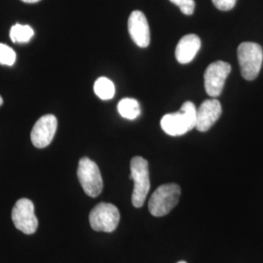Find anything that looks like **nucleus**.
<instances>
[{"instance_id":"obj_1","label":"nucleus","mask_w":263,"mask_h":263,"mask_svg":"<svg viewBox=\"0 0 263 263\" xmlns=\"http://www.w3.org/2000/svg\"><path fill=\"white\" fill-rule=\"evenodd\" d=\"M197 109L191 102H185L178 112L169 113L161 119L163 131L169 136L178 137L186 134L196 127Z\"/></svg>"},{"instance_id":"obj_6","label":"nucleus","mask_w":263,"mask_h":263,"mask_svg":"<svg viewBox=\"0 0 263 263\" xmlns=\"http://www.w3.org/2000/svg\"><path fill=\"white\" fill-rule=\"evenodd\" d=\"M90 226L95 231L113 232L120 221L118 209L109 203H100L91 211Z\"/></svg>"},{"instance_id":"obj_13","label":"nucleus","mask_w":263,"mask_h":263,"mask_svg":"<svg viewBox=\"0 0 263 263\" xmlns=\"http://www.w3.org/2000/svg\"><path fill=\"white\" fill-rule=\"evenodd\" d=\"M117 109L122 117L129 120L136 119L141 113L140 104L137 100L131 98H125L121 100L118 104Z\"/></svg>"},{"instance_id":"obj_16","label":"nucleus","mask_w":263,"mask_h":263,"mask_svg":"<svg viewBox=\"0 0 263 263\" xmlns=\"http://www.w3.org/2000/svg\"><path fill=\"white\" fill-rule=\"evenodd\" d=\"M16 62L15 51L6 44L0 43V65L2 66H13Z\"/></svg>"},{"instance_id":"obj_2","label":"nucleus","mask_w":263,"mask_h":263,"mask_svg":"<svg viewBox=\"0 0 263 263\" xmlns=\"http://www.w3.org/2000/svg\"><path fill=\"white\" fill-rule=\"evenodd\" d=\"M130 179L134 181L132 203L134 207H142L151 189L148 162L146 160L141 156H136L131 160Z\"/></svg>"},{"instance_id":"obj_20","label":"nucleus","mask_w":263,"mask_h":263,"mask_svg":"<svg viewBox=\"0 0 263 263\" xmlns=\"http://www.w3.org/2000/svg\"><path fill=\"white\" fill-rule=\"evenodd\" d=\"M23 2H25V3H36V2H39L40 0H22Z\"/></svg>"},{"instance_id":"obj_18","label":"nucleus","mask_w":263,"mask_h":263,"mask_svg":"<svg viewBox=\"0 0 263 263\" xmlns=\"http://www.w3.org/2000/svg\"><path fill=\"white\" fill-rule=\"evenodd\" d=\"M179 8L184 15L190 16V15H192L194 13L195 1L194 0H187L184 3H182Z\"/></svg>"},{"instance_id":"obj_12","label":"nucleus","mask_w":263,"mask_h":263,"mask_svg":"<svg viewBox=\"0 0 263 263\" xmlns=\"http://www.w3.org/2000/svg\"><path fill=\"white\" fill-rule=\"evenodd\" d=\"M201 48V40L196 34H186L181 38L176 48V58L179 64L190 63Z\"/></svg>"},{"instance_id":"obj_7","label":"nucleus","mask_w":263,"mask_h":263,"mask_svg":"<svg viewBox=\"0 0 263 263\" xmlns=\"http://www.w3.org/2000/svg\"><path fill=\"white\" fill-rule=\"evenodd\" d=\"M12 220L17 229L25 234H33L38 227L34 205L27 198L20 199L12 211Z\"/></svg>"},{"instance_id":"obj_10","label":"nucleus","mask_w":263,"mask_h":263,"mask_svg":"<svg viewBox=\"0 0 263 263\" xmlns=\"http://www.w3.org/2000/svg\"><path fill=\"white\" fill-rule=\"evenodd\" d=\"M128 30L132 40L139 47H147L151 43V29L144 14L139 11H133L128 20Z\"/></svg>"},{"instance_id":"obj_11","label":"nucleus","mask_w":263,"mask_h":263,"mask_svg":"<svg viewBox=\"0 0 263 263\" xmlns=\"http://www.w3.org/2000/svg\"><path fill=\"white\" fill-rule=\"evenodd\" d=\"M222 112L221 104L216 99L204 101L197 109L196 129L199 132H207L215 125Z\"/></svg>"},{"instance_id":"obj_9","label":"nucleus","mask_w":263,"mask_h":263,"mask_svg":"<svg viewBox=\"0 0 263 263\" xmlns=\"http://www.w3.org/2000/svg\"><path fill=\"white\" fill-rule=\"evenodd\" d=\"M57 128L58 120L53 114H47L39 118L30 134L33 145L37 148H44L48 146L55 137Z\"/></svg>"},{"instance_id":"obj_8","label":"nucleus","mask_w":263,"mask_h":263,"mask_svg":"<svg viewBox=\"0 0 263 263\" xmlns=\"http://www.w3.org/2000/svg\"><path fill=\"white\" fill-rule=\"evenodd\" d=\"M230 71L231 66L222 61H216L208 66L204 74V80L206 92L210 97L216 98L221 94L226 78Z\"/></svg>"},{"instance_id":"obj_3","label":"nucleus","mask_w":263,"mask_h":263,"mask_svg":"<svg viewBox=\"0 0 263 263\" xmlns=\"http://www.w3.org/2000/svg\"><path fill=\"white\" fill-rule=\"evenodd\" d=\"M237 54L241 74L248 81L254 80L262 66V47L254 42H243L239 45Z\"/></svg>"},{"instance_id":"obj_5","label":"nucleus","mask_w":263,"mask_h":263,"mask_svg":"<svg viewBox=\"0 0 263 263\" xmlns=\"http://www.w3.org/2000/svg\"><path fill=\"white\" fill-rule=\"evenodd\" d=\"M77 176L81 186L88 196L95 198L102 193L104 187L103 178L94 161L87 157L81 158L78 164Z\"/></svg>"},{"instance_id":"obj_19","label":"nucleus","mask_w":263,"mask_h":263,"mask_svg":"<svg viewBox=\"0 0 263 263\" xmlns=\"http://www.w3.org/2000/svg\"><path fill=\"white\" fill-rule=\"evenodd\" d=\"M172 3H174L175 5H177V6H180L182 3H184L185 1H187V0H170Z\"/></svg>"},{"instance_id":"obj_17","label":"nucleus","mask_w":263,"mask_h":263,"mask_svg":"<svg viewBox=\"0 0 263 263\" xmlns=\"http://www.w3.org/2000/svg\"><path fill=\"white\" fill-rule=\"evenodd\" d=\"M216 8L221 11H229L233 9L237 0H212Z\"/></svg>"},{"instance_id":"obj_15","label":"nucleus","mask_w":263,"mask_h":263,"mask_svg":"<svg viewBox=\"0 0 263 263\" xmlns=\"http://www.w3.org/2000/svg\"><path fill=\"white\" fill-rule=\"evenodd\" d=\"M94 91L102 100H110L115 95V86L112 81L106 77H100L95 82Z\"/></svg>"},{"instance_id":"obj_21","label":"nucleus","mask_w":263,"mask_h":263,"mask_svg":"<svg viewBox=\"0 0 263 263\" xmlns=\"http://www.w3.org/2000/svg\"><path fill=\"white\" fill-rule=\"evenodd\" d=\"M2 104H3V100H2V98H1V96H0V106L2 105Z\"/></svg>"},{"instance_id":"obj_22","label":"nucleus","mask_w":263,"mask_h":263,"mask_svg":"<svg viewBox=\"0 0 263 263\" xmlns=\"http://www.w3.org/2000/svg\"><path fill=\"white\" fill-rule=\"evenodd\" d=\"M178 263H186L185 261H179Z\"/></svg>"},{"instance_id":"obj_14","label":"nucleus","mask_w":263,"mask_h":263,"mask_svg":"<svg viewBox=\"0 0 263 263\" xmlns=\"http://www.w3.org/2000/svg\"><path fill=\"white\" fill-rule=\"evenodd\" d=\"M34 35V31L28 25H14L10 30V38L14 43H28Z\"/></svg>"},{"instance_id":"obj_4","label":"nucleus","mask_w":263,"mask_h":263,"mask_svg":"<svg viewBox=\"0 0 263 263\" xmlns=\"http://www.w3.org/2000/svg\"><path fill=\"white\" fill-rule=\"evenodd\" d=\"M181 189L177 183H167L157 188L148 202L149 213L153 216H166L177 206Z\"/></svg>"}]
</instances>
